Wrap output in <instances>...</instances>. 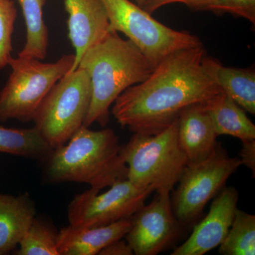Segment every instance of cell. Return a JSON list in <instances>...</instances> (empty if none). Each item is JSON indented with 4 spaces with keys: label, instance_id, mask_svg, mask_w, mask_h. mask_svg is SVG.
Masks as SVG:
<instances>
[{
    "label": "cell",
    "instance_id": "7a4b0ae2",
    "mask_svg": "<svg viewBox=\"0 0 255 255\" xmlns=\"http://www.w3.org/2000/svg\"><path fill=\"white\" fill-rule=\"evenodd\" d=\"M78 68L88 74L92 85L91 103L83 125L97 123L105 127L116 100L128 87L145 80L155 67L130 40L111 31L85 52Z\"/></svg>",
    "mask_w": 255,
    "mask_h": 255
},
{
    "label": "cell",
    "instance_id": "cb8c5ba5",
    "mask_svg": "<svg viewBox=\"0 0 255 255\" xmlns=\"http://www.w3.org/2000/svg\"><path fill=\"white\" fill-rule=\"evenodd\" d=\"M204 0H147L144 5L142 9L147 12L152 14L154 11H157L159 8L174 3H182L185 4L189 9L196 11V8L199 6Z\"/></svg>",
    "mask_w": 255,
    "mask_h": 255
},
{
    "label": "cell",
    "instance_id": "2e32d148",
    "mask_svg": "<svg viewBox=\"0 0 255 255\" xmlns=\"http://www.w3.org/2000/svg\"><path fill=\"white\" fill-rule=\"evenodd\" d=\"M202 64L210 78L223 93L246 112L255 115V70L226 67L219 60L206 55L203 58Z\"/></svg>",
    "mask_w": 255,
    "mask_h": 255
},
{
    "label": "cell",
    "instance_id": "52a82bcc",
    "mask_svg": "<svg viewBox=\"0 0 255 255\" xmlns=\"http://www.w3.org/2000/svg\"><path fill=\"white\" fill-rule=\"evenodd\" d=\"M91 100L90 77L78 68L47 94L33 117L34 127L53 149L60 147L83 126Z\"/></svg>",
    "mask_w": 255,
    "mask_h": 255
},
{
    "label": "cell",
    "instance_id": "7c38bea8",
    "mask_svg": "<svg viewBox=\"0 0 255 255\" xmlns=\"http://www.w3.org/2000/svg\"><path fill=\"white\" fill-rule=\"evenodd\" d=\"M65 7L68 37L75 50L73 72L85 52L110 33V24L102 0H65Z\"/></svg>",
    "mask_w": 255,
    "mask_h": 255
},
{
    "label": "cell",
    "instance_id": "ac0fdd59",
    "mask_svg": "<svg viewBox=\"0 0 255 255\" xmlns=\"http://www.w3.org/2000/svg\"><path fill=\"white\" fill-rule=\"evenodd\" d=\"M21 6L26 27V43L18 56L43 60L48 53L49 36L43 19L46 0H16Z\"/></svg>",
    "mask_w": 255,
    "mask_h": 255
},
{
    "label": "cell",
    "instance_id": "e0dca14e",
    "mask_svg": "<svg viewBox=\"0 0 255 255\" xmlns=\"http://www.w3.org/2000/svg\"><path fill=\"white\" fill-rule=\"evenodd\" d=\"M201 106L209 114L218 136L231 135L241 141L255 139V126L246 111L223 92Z\"/></svg>",
    "mask_w": 255,
    "mask_h": 255
},
{
    "label": "cell",
    "instance_id": "9a60e30c",
    "mask_svg": "<svg viewBox=\"0 0 255 255\" xmlns=\"http://www.w3.org/2000/svg\"><path fill=\"white\" fill-rule=\"evenodd\" d=\"M35 218L36 208L28 194H0V255L14 251Z\"/></svg>",
    "mask_w": 255,
    "mask_h": 255
},
{
    "label": "cell",
    "instance_id": "ffe728a7",
    "mask_svg": "<svg viewBox=\"0 0 255 255\" xmlns=\"http://www.w3.org/2000/svg\"><path fill=\"white\" fill-rule=\"evenodd\" d=\"M219 247L223 255H255L254 215L237 209L227 236Z\"/></svg>",
    "mask_w": 255,
    "mask_h": 255
},
{
    "label": "cell",
    "instance_id": "8fae6325",
    "mask_svg": "<svg viewBox=\"0 0 255 255\" xmlns=\"http://www.w3.org/2000/svg\"><path fill=\"white\" fill-rule=\"evenodd\" d=\"M238 199L234 187L223 188L215 196L206 217L194 226L190 236L171 255H204L221 246L232 225Z\"/></svg>",
    "mask_w": 255,
    "mask_h": 255
},
{
    "label": "cell",
    "instance_id": "603a6c76",
    "mask_svg": "<svg viewBox=\"0 0 255 255\" xmlns=\"http://www.w3.org/2000/svg\"><path fill=\"white\" fill-rule=\"evenodd\" d=\"M196 11L231 14L246 18L255 24V0H204Z\"/></svg>",
    "mask_w": 255,
    "mask_h": 255
},
{
    "label": "cell",
    "instance_id": "277c9868",
    "mask_svg": "<svg viewBox=\"0 0 255 255\" xmlns=\"http://www.w3.org/2000/svg\"><path fill=\"white\" fill-rule=\"evenodd\" d=\"M122 154L128 167L127 179L157 193L173 190L188 164L178 137V119L155 135L134 133Z\"/></svg>",
    "mask_w": 255,
    "mask_h": 255
},
{
    "label": "cell",
    "instance_id": "44dd1931",
    "mask_svg": "<svg viewBox=\"0 0 255 255\" xmlns=\"http://www.w3.org/2000/svg\"><path fill=\"white\" fill-rule=\"evenodd\" d=\"M56 232L45 220L36 219L18 243L17 255H59L57 247Z\"/></svg>",
    "mask_w": 255,
    "mask_h": 255
},
{
    "label": "cell",
    "instance_id": "8992f818",
    "mask_svg": "<svg viewBox=\"0 0 255 255\" xmlns=\"http://www.w3.org/2000/svg\"><path fill=\"white\" fill-rule=\"evenodd\" d=\"M102 1L111 31L126 35L155 67L176 52L203 46L195 35L165 26L129 0Z\"/></svg>",
    "mask_w": 255,
    "mask_h": 255
},
{
    "label": "cell",
    "instance_id": "ba28073f",
    "mask_svg": "<svg viewBox=\"0 0 255 255\" xmlns=\"http://www.w3.org/2000/svg\"><path fill=\"white\" fill-rule=\"evenodd\" d=\"M241 165L239 157H231L219 143L207 158L187 164L171 199L178 221L184 227L195 223L206 204L226 187Z\"/></svg>",
    "mask_w": 255,
    "mask_h": 255
},
{
    "label": "cell",
    "instance_id": "5b68a950",
    "mask_svg": "<svg viewBox=\"0 0 255 255\" xmlns=\"http://www.w3.org/2000/svg\"><path fill=\"white\" fill-rule=\"evenodd\" d=\"M75 60L74 54L63 55L55 63L18 55L11 58V73L0 91V122L33 121L47 94L71 71Z\"/></svg>",
    "mask_w": 255,
    "mask_h": 255
},
{
    "label": "cell",
    "instance_id": "7402d4cb",
    "mask_svg": "<svg viewBox=\"0 0 255 255\" xmlns=\"http://www.w3.org/2000/svg\"><path fill=\"white\" fill-rule=\"evenodd\" d=\"M16 11L14 1L0 0V70L9 65Z\"/></svg>",
    "mask_w": 255,
    "mask_h": 255
},
{
    "label": "cell",
    "instance_id": "d4e9b609",
    "mask_svg": "<svg viewBox=\"0 0 255 255\" xmlns=\"http://www.w3.org/2000/svg\"><path fill=\"white\" fill-rule=\"evenodd\" d=\"M241 152H240V159L242 165H245L253 172V177L255 174V139L243 140Z\"/></svg>",
    "mask_w": 255,
    "mask_h": 255
},
{
    "label": "cell",
    "instance_id": "3957f363",
    "mask_svg": "<svg viewBox=\"0 0 255 255\" xmlns=\"http://www.w3.org/2000/svg\"><path fill=\"white\" fill-rule=\"evenodd\" d=\"M122 147L112 129L92 130L82 126L43 161L47 181L85 183L98 191L110 187L127 179Z\"/></svg>",
    "mask_w": 255,
    "mask_h": 255
},
{
    "label": "cell",
    "instance_id": "484cf974",
    "mask_svg": "<svg viewBox=\"0 0 255 255\" xmlns=\"http://www.w3.org/2000/svg\"><path fill=\"white\" fill-rule=\"evenodd\" d=\"M100 255H132L133 251L127 241L122 239L114 241L100 252Z\"/></svg>",
    "mask_w": 255,
    "mask_h": 255
},
{
    "label": "cell",
    "instance_id": "6da1fadb",
    "mask_svg": "<svg viewBox=\"0 0 255 255\" xmlns=\"http://www.w3.org/2000/svg\"><path fill=\"white\" fill-rule=\"evenodd\" d=\"M205 55L203 46L169 55L145 80L128 87L116 100L114 119L133 133L155 135L188 107L219 95L222 91L203 66Z\"/></svg>",
    "mask_w": 255,
    "mask_h": 255
},
{
    "label": "cell",
    "instance_id": "4fadbf2b",
    "mask_svg": "<svg viewBox=\"0 0 255 255\" xmlns=\"http://www.w3.org/2000/svg\"><path fill=\"white\" fill-rule=\"evenodd\" d=\"M131 226L130 219L95 228L69 225L57 236L59 255H96L111 243L125 237Z\"/></svg>",
    "mask_w": 255,
    "mask_h": 255
},
{
    "label": "cell",
    "instance_id": "5bb4252c",
    "mask_svg": "<svg viewBox=\"0 0 255 255\" xmlns=\"http://www.w3.org/2000/svg\"><path fill=\"white\" fill-rule=\"evenodd\" d=\"M201 105L188 107L178 118V137L188 164L207 158L219 145L211 119Z\"/></svg>",
    "mask_w": 255,
    "mask_h": 255
},
{
    "label": "cell",
    "instance_id": "4316f807",
    "mask_svg": "<svg viewBox=\"0 0 255 255\" xmlns=\"http://www.w3.org/2000/svg\"><path fill=\"white\" fill-rule=\"evenodd\" d=\"M135 1H136L137 4L139 6L142 8L144 5L145 4V3L147 2V0H135Z\"/></svg>",
    "mask_w": 255,
    "mask_h": 255
},
{
    "label": "cell",
    "instance_id": "d6986e66",
    "mask_svg": "<svg viewBox=\"0 0 255 255\" xmlns=\"http://www.w3.org/2000/svg\"><path fill=\"white\" fill-rule=\"evenodd\" d=\"M53 150L36 127L7 128L0 127V152L45 160Z\"/></svg>",
    "mask_w": 255,
    "mask_h": 255
},
{
    "label": "cell",
    "instance_id": "30bf717a",
    "mask_svg": "<svg viewBox=\"0 0 255 255\" xmlns=\"http://www.w3.org/2000/svg\"><path fill=\"white\" fill-rule=\"evenodd\" d=\"M130 220L124 238L134 255H158L175 246L184 235V226L174 214L169 192L157 193Z\"/></svg>",
    "mask_w": 255,
    "mask_h": 255
},
{
    "label": "cell",
    "instance_id": "9c48e42d",
    "mask_svg": "<svg viewBox=\"0 0 255 255\" xmlns=\"http://www.w3.org/2000/svg\"><path fill=\"white\" fill-rule=\"evenodd\" d=\"M100 194L90 189L73 198L68 206L70 226L95 228L130 219L145 205L155 189L142 187L126 179Z\"/></svg>",
    "mask_w": 255,
    "mask_h": 255
}]
</instances>
